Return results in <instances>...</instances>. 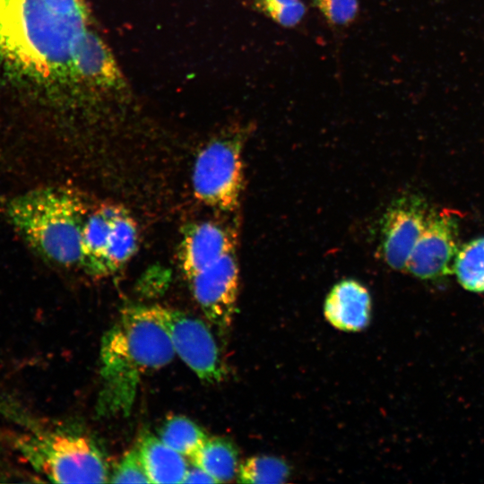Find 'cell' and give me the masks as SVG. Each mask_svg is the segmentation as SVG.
Instances as JSON below:
<instances>
[{"label": "cell", "mask_w": 484, "mask_h": 484, "mask_svg": "<svg viewBox=\"0 0 484 484\" xmlns=\"http://www.w3.org/2000/svg\"><path fill=\"white\" fill-rule=\"evenodd\" d=\"M88 18L83 0H0V55L39 82L74 84L73 51Z\"/></svg>", "instance_id": "1"}, {"label": "cell", "mask_w": 484, "mask_h": 484, "mask_svg": "<svg viewBox=\"0 0 484 484\" xmlns=\"http://www.w3.org/2000/svg\"><path fill=\"white\" fill-rule=\"evenodd\" d=\"M175 353L168 333L147 306L125 307L101 342L99 412L126 415L141 376L165 367Z\"/></svg>", "instance_id": "2"}, {"label": "cell", "mask_w": 484, "mask_h": 484, "mask_svg": "<svg viewBox=\"0 0 484 484\" xmlns=\"http://www.w3.org/2000/svg\"><path fill=\"white\" fill-rule=\"evenodd\" d=\"M92 206L66 186H41L10 199L5 214L30 247L63 267L79 266L85 220Z\"/></svg>", "instance_id": "3"}, {"label": "cell", "mask_w": 484, "mask_h": 484, "mask_svg": "<svg viewBox=\"0 0 484 484\" xmlns=\"http://www.w3.org/2000/svg\"><path fill=\"white\" fill-rule=\"evenodd\" d=\"M15 445L26 462L52 482H109L101 449L91 436L75 429L33 430L19 437Z\"/></svg>", "instance_id": "4"}, {"label": "cell", "mask_w": 484, "mask_h": 484, "mask_svg": "<svg viewBox=\"0 0 484 484\" xmlns=\"http://www.w3.org/2000/svg\"><path fill=\"white\" fill-rule=\"evenodd\" d=\"M248 127L210 141L198 153L192 173L194 197L223 212L235 211L244 185L242 150Z\"/></svg>", "instance_id": "5"}, {"label": "cell", "mask_w": 484, "mask_h": 484, "mask_svg": "<svg viewBox=\"0 0 484 484\" xmlns=\"http://www.w3.org/2000/svg\"><path fill=\"white\" fill-rule=\"evenodd\" d=\"M147 307L168 333L175 352L202 381L215 384L223 380L226 370L218 346L203 321L171 307Z\"/></svg>", "instance_id": "6"}, {"label": "cell", "mask_w": 484, "mask_h": 484, "mask_svg": "<svg viewBox=\"0 0 484 484\" xmlns=\"http://www.w3.org/2000/svg\"><path fill=\"white\" fill-rule=\"evenodd\" d=\"M459 249L456 213L446 209L428 212L406 270L421 280L440 279L454 272Z\"/></svg>", "instance_id": "7"}, {"label": "cell", "mask_w": 484, "mask_h": 484, "mask_svg": "<svg viewBox=\"0 0 484 484\" xmlns=\"http://www.w3.org/2000/svg\"><path fill=\"white\" fill-rule=\"evenodd\" d=\"M236 251L228 253L187 279L191 291L207 319L220 329L231 324L238 294Z\"/></svg>", "instance_id": "8"}, {"label": "cell", "mask_w": 484, "mask_h": 484, "mask_svg": "<svg viewBox=\"0 0 484 484\" xmlns=\"http://www.w3.org/2000/svg\"><path fill=\"white\" fill-rule=\"evenodd\" d=\"M428 214L421 199L413 195L396 200L387 210L382 227V251L390 267L406 270Z\"/></svg>", "instance_id": "9"}, {"label": "cell", "mask_w": 484, "mask_h": 484, "mask_svg": "<svg viewBox=\"0 0 484 484\" xmlns=\"http://www.w3.org/2000/svg\"><path fill=\"white\" fill-rule=\"evenodd\" d=\"M123 207L104 203L92 206L87 216L79 266L91 277L111 275V261L117 242V219Z\"/></svg>", "instance_id": "10"}, {"label": "cell", "mask_w": 484, "mask_h": 484, "mask_svg": "<svg viewBox=\"0 0 484 484\" xmlns=\"http://www.w3.org/2000/svg\"><path fill=\"white\" fill-rule=\"evenodd\" d=\"M74 84L97 91H120L125 80L108 46L88 27L80 36L73 56Z\"/></svg>", "instance_id": "11"}, {"label": "cell", "mask_w": 484, "mask_h": 484, "mask_svg": "<svg viewBox=\"0 0 484 484\" xmlns=\"http://www.w3.org/2000/svg\"><path fill=\"white\" fill-rule=\"evenodd\" d=\"M236 232L219 222L202 221L184 227L178 260L186 280L224 255L236 251Z\"/></svg>", "instance_id": "12"}, {"label": "cell", "mask_w": 484, "mask_h": 484, "mask_svg": "<svg viewBox=\"0 0 484 484\" xmlns=\"http://www.w3.org/2000/svg\"><path fill=\"white\" fill-rule=\"evenodd\" d=\"M324 313L327 321L339 330L361 331L370 320V295L359 281H341L327 295Z\"/></svg>", "instance_id": "13"}, {"label": "cell", "mask_w": 484, "mask_h": 484, "mask_svg": "<svg viewBox=\"0 0 484 484\" xmlns=\"http://www.w3.org/2000/svg\"><path fill=\"white\" fill-rule=\"evenodd\" d=\"M136 449L151 483H183L188 469L184 455L159 436L143 434Z\"/></svg>", "instance_id": "14"}, {"label": "cell", "mask_w": 484, "mask_h": 484, "mask_svg": "<svg viewBox=\"0 0 484 484\" xmlns=\"http://www.w3.org/2000/svg\"><path fill=\"white\" fill-rule=\"evenodd\" d=\"M191 461L210 474L217 483L232 480L238 471L235 445L220 436L208 437Z\"/></svg>", "instance_id": "15"}, {"label": "cell", "mask_w": 484, "mask_h": 484, "mask_svg": "<svg viewBox=\"0 0 484 484\" xmlns=\"http://www.w3.org/2000/svg\"><path fill=\"white\" fill-rule=\"evenodd\" d=\"M158 434L167 445L190 459L208 438L195 422L178 415L167 419L159 428Z\"/></svg>", "instance_id": "16"}, {"label": "cell", "mask_w": 484, "mask_h": 484, "mask_svg": "<svg viewBox=\"0 0 484 484\" xmlns=\"http://www.w3.org/2000/svg\"><path fill=\"white\" fill-rule=\"evenodd\" d=\"M454 272L465 290L484 292V238L473 239L459 249Z\"/></svg>", "instance_id": "17"}, {"label": "cell", "mask_w": 484, "mask_h": 484, "mask_svg": "<svg viewBox=\"0 0 484 484\" xmlns=\"http://www.w3.org/2000/svg\"><path fill=\"white\" fill-rule=\"evenodd\" d=\"M290 470L288 463L281 458L253 456L239 465L237 477L241 483H282L289 479Z\"/></svg>", "instance_id": "18"}, {"label": "cell", "mask_w": 484, "mask_h": 484, "mask_svg": "<svg viewBox=\"0 0 484 484\" xmlns=\"http://www.w3.org/2000/svg\"><path fill=\"white\" fill-rule=\"evenodd\" d=\"M251 5L255 11L286 28L297 26L307 12L302 0H251Z\"/></svg>", "instance_id": "19"}, {"label": "cell", "mask_w": 484, "mask_h": 484, "mask_svg": "<svg viewBox=\"0 0 484 484\" xmlns=\"http://www.w3.org/2000/svg\"><path fill=\"white\" fill-rule=\"evenodd\" d=\"M330 24L347 26L357 17L359 0H311Z\"/></svg>", "instance_id": "20"}, {"label": "cell", "mask_w": 484, "mask_h": 484, "mask_svg": "<svg viewBox=\"0 0 484 484\" xmlns=\"http://www.w3.org/2000/svg\"><path fill=\"white\" fill-rule=\"evenodd\" d=\"M112 483H151L137 449L128 451L110 474Z\"/></svg>", "instance_id": "21"}, {"label": "cell", "mask_w": 484, "mask_h": 484, "mask_svg": "<svg viewBox=\"0 0 484 484\" xmlns=\"http://www.w3.org/2000/svg\"><path fill=\"white\" fill-rule=\"evenodd\" d=\"M183 483H217V481L202 468L193 464L187 469Z\"/></svg>", "instance_id": "22"}]
</instances>
